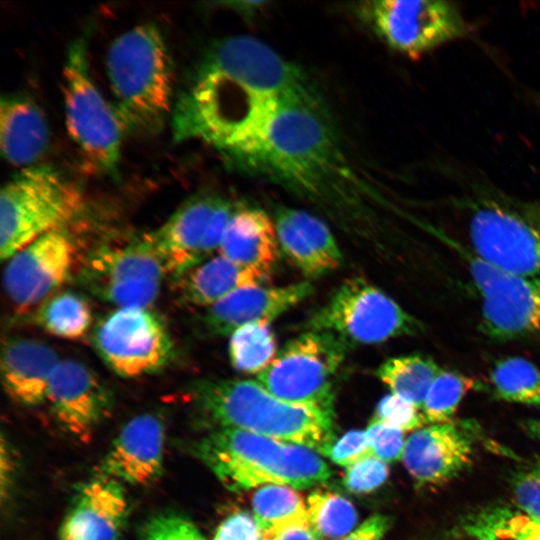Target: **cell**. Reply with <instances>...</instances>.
I'll return each mask as SVG.
<instances>
[{
	"instance_id": "obj_27",
	"label": "cell",
	"mask_w": 540,
	"mask_h": 540,
	"mask_svg": "<svg viewBox=\"0 0 540 540\" xmlns=\"http://www.w3.org/2000/svg\"><path fill=\"white\" fill-rule=\"evenodd\" d=\"M444 540H540V518L496 508L467 519Z\"/></svg>"
},
{
	"instance_id": "obj_16",
	"label": "cell",
	"mask_w": 540,
	"mask_h": 540,
	"mask_svg": "<svg viewBox=\"0 0 540 540\" xmlns=\"http://www.w3.org/2000/svg\"><path fill=\"white\" fill-rule=\"evenodd\" d=\"M46 402L62 427L86 440L112 407V394L86 365L60 360L50 378Z\"/></svg>"
},
{
	"instance_id": "obj_7",
	"label": "cell",
	"mask_w": 540,
	"mask_h": 540,
	"mask_svg": "<svg viewBox=\"0 0 540 540\" xmlns=\"http://www.w3.org/2000/svg\"><path fill=\"white\" fill-rule=\"evenodd\" d=\"M469 250L509 272L540 278V200L481 198L466 219Z\"/></svg>"
},
{
	"instance_id": "obj_22",
	"label": "cell",
	"mask_w": 540,
	"mask_h": 540,
	"mask_svg": "<svg viewBox=\"0 0 540 540\" xmlns=\"http://www.w3.org/2000/svg\"><path fill=\"white\" fill-rule=\"evenodd\" d=\"M219 200L210 195L194 197L158 229L144 235L166 273L176 278L198 265L199 248Z\"/></svg>"
},
{
	"instance_id": "obj_44",
	"label": "cell",
	"mask_w": 540,
	"mask_h": 540,
	"mask_svg": "<svg viewBox=\"0 0 540 540\" xmlns=\"http://www.w3.org/2000/svg\"><path fill=\"white\" fill-rule=\"evenodd\" d=\"M389 517L376 514L366 519L358 528L338 540H381L389 530Z\"/></svg>"
},
{
	"instance_id": "obj_2",
	"label": "cell",
	"mask_w": 540,
	"mask_h": 540,
	"mask_svg": "<svg viewBox=\"0 0 540 540\" xmlns=\"http://www.w3.org/2000/svg\"><path fill=\"white\" fill-rule=\"evenodd\" d=\"M283 101L204 58L176 101L173 136L203 141L236 166L258 146Z\"/></svg>"
},
{
	"instance_id": "obj_14",
	"label": "cell",
	"mask_w": 540,
	"mask_h": 540,
	"mask_svg": "<svg viewBox=\"0 0 540 540\" xmlns=\"http://www.w3.org/2000/svg\"><path fill=\"white\" fill-rule=\"evenodd\" d=\"M93 343L106 365L126 378L165 367L173 343L163 321L147 307H121L96 326Z\"/></svg>"
},
{
	"instance_id": "obj_21",
	"label": "cell",
	"mask_w": 540,
	"mask_h": 540,
	"mask_svg": "<svg viewBox=\"0 0 540 540\" xmlns=\"http://www.w3.org/2000/svg\"><path fill=\"white\" fill-rule=\"evenodd\" d=\"M274 223L280 248L305 276L319 277L340 265L339 246L318 217L283 207L277 209Z\"/></svg>"
},
{
	"instance_id": "obj_40",
	"label": "cell",
	"mask_w": 540,
	"mask_h": 540,
	"mask_svg": "<svg viewBox=\"0 0 540 540\" xmlns=\"http://www.w3.org/2000/svg\"><path fill=\"white\" fill-rule=\"evenodd\" d=\"M235 209L236 207L231 202L219 200L210 216L199 248L198 264L209 259L219 249L226 227Z\"/></svg>"
},
{
	"instance_id": "obj_8",
	"label": "cell",
	"mask_w": 540,
	"mask_h": 540,
	"mask_svg": "<svg viewBox=\"0 0 540 540\" xmlns=\"http://www.w3.org/2000/svg\"><path fill=\"white\" fill-rule=\"evenodd\" d=\"M66 126L84 161L94 170H118L125 127L117 109L96 87L89 71L86 46L76 40L63 70Z\"/></svg>"
},
{
	"instance_id": "obj_37",
	"label": "cell",
	"mask_w": 540,
	"mask_h": 540,
	"mask_svg": "<svg viewBox=\"0 0 540 540\" xmlns=\"http://www.w3.org/2000/svg\"><path fill=\"white\" fill-rule=\"evenodd\" d=\"M143 540H208L190 520L176 514H161L149 520Z\"/></svg>"
},
{
	"instance_id": "obj_46",
	"label": "cell",
	"mask_w": 540,
	"mask_h": 540,
	"mask_svg": "<svg viewBox=\"0 0 540 540\" xmlns=\"http://www.w3.org/2000/svg\"><path fill=\"white\" fill-rule=\"evenodd\" d=\"M526 431L540 442V420L530 419L523 423Z\"/></svg>"
},
{
	"instance_id": "obj_5",
	"label": "cell",
	"mask_w": 540,
	"mask_h": 540,
	"mask_svg": "<svg viewBox=\"0 0 540 540\" xmlns=\"http://www.w3.org/2000/svg\"><path fill=\"white\" fill-rule=\"evenodd\" d=\"M106 71L125 127L158 131L173 93L171 60L160 30L141 24L116 37L106 54Z\"/></svg>"
},
{
	"instance_id": "obj_24",
	"label": "cell",
	"mask_w": 540,
	"mask_h": 540,
	"mask_svg": "<svg viewBox=\"0 0 540 540\" xmlns=\"http://www.w3.org/2000/svg\"><path fill=\"white\" fill-rule=\"evenodd\" d=\"M274 221L260 208L236 207L222 238L219 254L269 275L278 258Z\"/></svg>"
},
{
	"instance_id": "obj_3",
	"label": "cell",
	"mask_w": 540,
	"mask_h": 540,
	"mask_svg": "<svg viewBox=\"0 0 540 540\" xmlns=\"http://www.w3.org/2000/svg\"><path fill=\"white\" fill-rule=\"evenodd\" d=\"M200 412L218 428H235L323 454L334 442V414L277 398L259 382L205 379L193 386Z\"/></svg>"
},
{
	"instance_id": "obj_1",
	"label": "cell",
	"mask_w": 540,
	"mask_h": 540,
	"mask_svg": "<svg viewBox=\"0 0 540 540\" xmlns=\"http://www.w3.org/2000/svg\"><path fill=\"white\" fill-rule=\"evenodd\" d=\"M237 167L318 205L346 225L383 200L344 151L319 94L283 101L258 146Z\"/></svg>"
},
{
	"instance_id": "obj_26",
	"label": "cell",
	"mask_w": 540,
	"mask_h": 540,
	"mask_svg": "<svg viewBox=\"0 0 540 540\" xmlns=\"http://www.w3.org/2000/svg\"><path fill=\"white\" fill-rule=\"evenodd\" d=\"M268 279L269 275L219 254L176 277V287L185 304L206 308L239 288L263 285Z\"/></svg>"
},
{
	"instance_id": "obj_6",
	"label": "cell",
	"mask_w": 540,
	"mask_h": 540,
	"mask_svg": "<svg viewBox=\"0 0 540 540\" xmlns=\"http://www.w3.org/2000/svg\"><path fill=\"white\" fill-rule=\"evenodd\" d=\"M77 188L54 169L24 168L0 195V256L8 260L40 236L64 228L80 210Z\"/></svg>"
},
{
	"instance_id": "obj_32",
	"label": "cell",
	"mask_w": 540,
	"mask_h": 540,
	"mask_svg": "<svg viewBox=\"0 0 540 540\" xmlns=\"http://www.w3.org/2000/svg\"><path fill=\"white\" fill-rule=\"evenodd\" d=\"M308 519L322 540L340 539L358 521L354 505L340 494L315 490L307 498Z\"/></svg>"
},
{
	"instance_id": "obj_12",
	"label": "cell",
	"mask_w": 540,
	"mask_h": 540,
	"mask_svg": "<svg viewBox=\"0 0 540 540\" xmlns=\"http://www.w3.org/2000/svg\"><path fill=\"white\" fill-rule=\"evenodd\" d=\"M359 10L390 48L413 60L470 31L461 10L450 1L374 0L362 3Z\"/></svg>"
},
{
	"instance_id": "obj_33",
	"label": "cell",
	"mask_w": 540,
	"mask_h": 540,
	"mask_svg": "<svg viewBox=\"0 0 540 540\" xmlns=\"http://www.w3.org/2000/svg\"><path fill=\"white\" fill-rule=\"evenodd\" d=\"M252 508L261 532L289 522L309 521L301 495L289 486L268 484L260 487L253 495Z\"/></svg>"
},
{
	"instance_id": "obj_4",
	"label": "cell",
	"mask_w": 540,
	"mask_h": 540,
	"mask_svg": "<svg viewBox=\"0 0 540 540\" xmlns=\"http://www.w3.org/2000/svg\"><path fill=\"white\" fill-rule=\"evenodd\" d=\"M197 450L232 491L268 484L309 488L326 482L332 474L310 448L235 428L216 429L201 440Z\"/></svg>"
},
{
	"instance_id": "obj_9",
	"label": "cell",
	"mask_w": 540,
	"mask_h": 540,
	"mask_svg": "<svg viewBox=\"0 0 540 540\" xmlns=\"http://www.w3.org/2000/svg\"><path fill=\"white\" fill-rule=\"evenodd\" d=\"M327 332L348 348L414 336L423 324L379 288L360 277L344 281L306 324Z\"/></svg>"
},
{
	"instance_id": "obj_29",
	"label": "cell",
	"mask_w": 540,
	"mask_h": 540,
	"mask_svg": "<svg viewBox=\"0 0 540 540\" xmlns=\"http://www.w3.org/2000/svg\"><path fill=\"white\" fill-rule=\"evenodd\" d=\"M35 320L46 332L64 339H80L93 321L88 301L71 291L49 297L39 307Z\"/></svg>"
},
{
	"instance_id": "obj_35",
	"label": "cell",
	"mask_w": 540,
	"mask_h": 540,
	"mask_svg": "<svg viewBox=\"0 0 540 540\" xmlns=\"http://www.w3.org/2000/svg\"><path fill=\"white\" fill-rule=\"evenodd\" d=\"M373 419L403 432L420 429L426 423L418 406L393 393L378 402Z\"/></svg>"
},
{
	"instance_id": "obj_18",
	"label": "cell",
	"mask_w": 540,
	"mask_h": 540,
	"mask_svg": "<svg viewBox=\"0 0 540 540\" xmlns=\"http://www.w3.org/2000/svg\"><path fill=\"white\" fill-rule=\"evenodd\" d=\"M128 515V500L120 482L107 476L78 489L59 528V540H119Z\"/></svg>"
},
{
	"instance_id": "obj_39",
	"label": "cell",
	"mask_w": 540,
	"mask_h": 540,
	"mask_svg": "<svg viewBox=\"0 0 540 540\" xmlns=\"http://www.w3.org/2000/svg\"><path fill=\"white\" fill-rule=\"evenodd\" d=\"M323 455L335 464L348 467L353 463L373 456L365 431L351 430L333 442Z\"/></svg>"
},
{
	"instance_id": "obj_38",
	"label": "cell",
	"mask_w": 540,
	"mask_h": 540,
	"mask_svg": "<svg viewBox=\"0 0 540 540\" xmlns=\"http://www.w3.org/2000/svg\"><path fill=\"white\" fill-rule=\"evenodd\" d=\"M365 433L373 456L384 462H394L402 457L403 431L373 419Z\"/></svg>"
},
{
	"instance_id": "obj_28",
	"label": "cell",
	"mask_w": 540,
	"mask_h": 540,
	"mask_svg": "<svg viewBox=\"0 0 540 540\" xmlns=\"http://www.w3.org/2000/svg\"><path fill=\"white\" fill-rule=\"evenodd\" d=\"M442 370L430 357L410 354L387 359L376 375L393 394L422 409L432 382Z\"/></svg>"
},
{
	"instance_id": "obj_36",
	"label": "cell",
	"mask_w": 540,
	"mask_h": 540,
	"mask_svg": "<svg viewBox=\"0 0 540 540\" xmlns=\"http://www.w3.org/2000/svg\"><path fill=\"white\" fill-rule=\"evenodd\" d=\"M389 468L386 462L369 456L348 466L343 478L347 490L355 494L370 493L387 480Z\"/></svg>"
},
{
	"instance_id": "obj_17",
	"label": "cell",
	"mask_w": 540,
	"mask_h": 540,
	"mask_svg": "<svg viewBox=\"0 0 540 540\" xmlns=\"http://www.w3.org/2000/svg\"><path fill=\"white\" fill-rule=\"evenodd\" d=\"M313 290L309 282L242 287L206 307L199 317L200 326L209 335L226 336L249 323H270L309 297Z\"/></svg>"
},
{
	"instance_id": "obj_34",
	"label": "cell",
	"mask_w": 540,
	"mask_h": 540,
	"mask_svg": "<svg viewBox=\"0 0 540 540\" xmlns=\"http://www.w3.org/2000/svg\"><path fill=\"white\" fill-rule=\"evenodd\" d=\"M475 385L471 377L442 370L432 382L421 409L426 423L452 422L462 399Z\"/></svg>"
},
{
	"instance_id": "obj_30",
	"label": "cell",
	"mask_w": 540,
	"mask_h": 540,
	"mask_svg": "<svg viewBox=\"0 0 540 540\" xmlns=\"http://www.w3.org/2000/svg\"><path fill=\"white\" fill-rule=\"evenodd\" d=\"M231 365L239 372L259 374L277 355V341L269 322H253L234 331L229 340Z\"/></svg>"
},
{
	"instance_id": "obj_20",
	"label": "cell",
	"mask_w": 540,
	"mask_h": 540,
	"mask_svg": "<svg viewBox=\"0 0 540 540\" xmlns=\"http://www.w3.org/2000/svg\"><path fill=\"white\" fill-rule=\"evenodd\" d=\"M471 441L453 422L415 430L405 441L402 459L409 474L422 485H440L471 462Z\"/></svg>"
},
{
	"instance_id": "obj_11",
	"label": "cell",
	"mask_w": 540,
	"mask_h": 540,
	"mask_svg": "<svg viewBox=\"0 0 540 540\" xmlns=\"http://www.w3.org/2000/svg\"><path fill=\"white\" fill-rule=\"evenodd\" d=\"M444 240L464 259L481 297L480 331L494 341H540V278L509 272Z\"/></svg>"
},
{
	"instance_id": "obj_23",
	"label": "cell",
	"mask_w": 540,
	"mask_h": 540,
	"mask_svg": "<svg viewBox=\"0 0 540 540\" xmlns=\"http://www.w3.org/2000/svg\"><path fill=\"white\" fill-rule=\"evenodd\" d=\"M60 362L42 342L8 339L2 347L1 379L7 395L16 403L36 406L46 402L50 378Z\"/></svg>"
},
{
	"instance_id": "obj_15",
	"label": "cell",
	"mask_w": 540,
	"mask_h": 540,
	"mask_svg": "<svg viewBox=\"0 0 540 540\" xmlns=\"http://www.w3.org/2000/svg\"><path fill=\"white\" fill-rule=\"evenodd\" d=\"M75 245L65 228L48 232L8 259L3 285L9 299L22 309L43 303L69 278Z\"/></svg>"
},
{
	"instance_id": "obj_41",
	"label": "cell",
	"mask_w": 540,
	"mask_h": 540,
	"mask_svg": "<svg viewBox=\"0 0 540 540\" xmlns=\"http://www.w3.org/2000/svg\"><path fill=\"white\" fill-rule=\"evenodd\" d=\"M513 493L520 511L540 518V464L517 476Z\"/></svg>"
},
{
	"instance_id": "obj_42",
	"label": "cell",
	"mask_w": 540,
	"mask_h": 540,
	"mask_svg": "<svg viewBox=\"0 0 540 540\" xmlns=\"http://www.w3.org/2000/svg\"><path fill=\"white\" fill-rule=\"evenodd\" d=\"M213 540H262V532L254 516L237 511L220 523Z\"/></svg>"
},
{
	"instance_id": "obj_25",
	"label": "cell",
	"mask_w": 540,
	"mask_h": 540,
	"mask_svg": "<svg viewBox=\"0 0 540 540\" xmlns=\"http://www.w3.org/2000/svg\"><path fill=\"white\" fill-rule=\"evenodd\" d=\"M49 128L39 106L31 99L2 96L0 103V148L11 165L31 167L48 146Z\"/></svg>"
},
{
	"instance_id": "obj_45",
	"label": "cell",
	"mask_w": 540,
	"mask_h": 540,
	"mask_svg": "<svg viewBox=\"0 0 540 540\" xmlns=\"http://www.w3.org/2000/svg\"><path fill=\"white\" fill-rule=\"evenodd\" d=\"M268 2L266 1H234L227 2L226 5L232 7L231 9L236 10L242 15L247 17H252L258 14L259 11L263 10L265 5Z\"/></svg>"
},
{
	"instance_id": "obj_31",
	"label": "cell",
	"mask_w": 540,
	"mask_h": 540,
	"mask_svg": "<svg viewBox=\"0 0 540 540\" xmlns=\"http://www.w3.org/2000/svg\"><path fill=\"white\" fill-rule=\"evenodd\" d=\"M495 396L504 401L540 406V369L522 357H505L490 372Z\"/></svg>"
},
{
	"instance_id": "obj_10",
	"label": "cell",
	"mask_w": 540,
	"mask_h": 540,
	"mask_svg": "<svg viewBox=\"0 0 540 540\" xmlns=\"http://www.w3.org/2000/svg\"><path fill=\"white\" fill-rule=\"evenodd\" d=\"M347 350L334 335L308 330L282 347L257 382L279 399L334 414V381Z\"/></svg>"
},
{
	"instance_id": "obj_19",
	"label": "cell",
	"mask_w": 540,
	"mask_h": 540,
	"mask_svg": "<svg viewBox=\"0 0 540 540\" xmlns=\"http://www.w3.org/2000/svg\"><path fill=\"white\" fill-rule=\"evenodd\" d=\"M165 430L161 420L142 414L124 425L101 463L104 476L131 485H147L163 469Z\"/></svg>"
},
{
	"instance_id": "obj_43",
	"label": "cell",
	"mask_w": 540,
	"mask_h": 540,
	"mask_svg": "<svg viewBox=\"0 0 540 540\" xmlns=\"http://www.w3.org/2000/svg\"><path fill=\"white\" fill-rule=\"evenodd\" d=\"M262 540H322L309 521H295L262 531Z\"/></svg>"
},
{
	"instance_id": "obj_13",
	"label": "cell",
	"mask_w": 540,
	"mask_h": 540,
	"mask_svg": "<svg viewBox=\"0 0 540 540\" xmlns=\"http://www.w3.org/2000/svg\"><path fill=\"white\" fill-rule=\"evenodd\" d=\"M165 269L145 237L95 249L80 271L94 296L121 307H147L157 297Z\"/></svg>"
}]
</instances>
